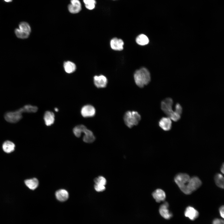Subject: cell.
Returning a JSON list of instances; mask_svg holds the SVG:
<instances>
[{
  "mask_svg": "<svg viewBox=\"0 0 224 224\" xmlns=\"http://www.w3.org/2000/svg\"><path fill=\"white\" fill-rule=\"evenodd\" d=\"M134 77L136 84L140 87H143L147 85L151 80L150 73L145 68L136 70L134 74Z\"/></svg>",
  "mask_w": 224,
  "mask_h": 224,
  "instance_id": "obj_1",
  "label": "cell"
},
{
  "mask_svg": "<svg viewBox=\"0 0 224 224\" xmlns=\"http://www.w3.org/2000/svg\"><path fill=\"white\" fill-rule=\"evenodd\" d=\"M141 119L140 115L137 112L135 111H127L124 117L125 124L129 128L137 125Z\"/></svg>",
  "mask_w": 224,
  "mask_h": 224,
  "instance_id": "obj_2",
  "label": "cell"
},
{
  "mask_svg": "<svg viewBox=\"0 0 224 224\" xmlns=\"http://www.w3.org/2000/svg\"><path fill=\"white\" fill-rule=\"evenodd\" d=\"M201 184L200 179L197 176H194L190 178L187 184L180 190L185 194H189L198 189Z\"/></svg>",
  "mask_w": 224,
  "mask_h": 224,
  "instance_id": "obj_3",
  "label": "cell"
},
{
  "mask_svg": "<svg viewBox=\"0 0 224 224\" xmlns=\"http://www.w3.org/2000/svg\"><path fill=\"white\" fill-rule=\"evenodd\" d=\"M22 113L19 109L15 111L7 113L5 115L4 118L7 122L15 123L18 122L22 119Z\"/></svg>",
  "mask_w": 224,
  "mask_h": 224,
  "instance_id": "obj_4",
  "label": "cell"
},
{
  "mask_svg": "<svg viewBox=\"0 0 224 224\" xmlns=\"http://www.w3.org/2000/svg\"><path fill=\"white\" fill-rule=\"evenodd\" d=\"M68 12L72 14H77L82 10V6L80 0H70V3L67 6Z\"/></svg>",
  "mask_w": 224,
  "mask_h": 224,
  "instance_id": "obj_5",
  "label": "cell"
},
{
  "mask_svg": "<svg viewBox=\"0 0 224 224\" xmlns=\"http://www.w3.org/2000/svg\"><path fill=\"white\" fill-rule=\"evenodd\" d=\"M190 178L188 175L180 173L177 174L175 176L174 181L180 189H181L187 184Z\"/></svg>",
  "mask_w": 224,
  "mask_h": 224,
  "instance_id": "obj_6",
  "label": "cell"
},
{
  "mask_svg": "<svg viewBox=\"0 0 224 224\" xmlns=\"http://www.w3.org/2000/svg\"><path fill=\"white\" fill-rule=\"evenodd\" d=\"M173 104V100L170 98H166L161 102V109L168 117L173 111L172 109Z\"/></svg>",
  "mask_w": 224,
  "mask_h": 224,
  "instance_id": "obj_7",
  "label": "cell"
},
{
  "mask_svg": "<svg viewBox=\"0 0 224 224\" xmlns=\"http://www.w3.org/2000/svg\"><path fill=\"white\" fill-rule=\"evenodd\" d=\"M96 110L95 108L91 105H86L84 106L81 110V114L84 117L94 116Z\"/></svg>",
  "mask_w": 224,
  "mask_h": 224,
  "instance_id": "obj_8",
  "label": "cell"
},
{
  "mask_svg": "<svg viewBox=\"0 0 224 224\" xmlns=\"http://www.w3.org/2000/svg\"><path fill=\"white\" fill-rule=\"evenodd\" d=\"M94 82L95 86L98 88L105 87L107 83V79L104 75L95 76L94 77Z\"/></svg>",
  "mask_w": 224,
  "mask_h": 224,
  "instance_id": "obj_9",
  "label": "cell"
},
{
  "mask_svg": "<svg viewBox=\"0 0 224 224\" xmlns=\"http://www.w3.org/2000/svg\"><path fill=\"white\" fill-rule=\"evenodd\" d=\"M172 121L169 117H163L159 122L160 127L165 131L170 130L172 127Z\"/></svg>",
  "mask_w": 224,
  "mask_h": 224,
  "instance_id": "obj_10",
  "label": "cell"
},
{
  "mask_svg": "<svg viewBox=\"0 0 224 224\" xmlns=\"http://www.w3.org/2000/svg\"><path fill=\"white\" fill-rule=\"evenodd\" d=\"M169 204L167 202H165L160 207L159 212L160 215L166 219H170L172 217V214L168 209Z\"/></svg>",
  "mask_w": 224,
  "mask_h": 224,
  "instance_id": "obj_11",
  "label": "cell"
},
{
  "mask_svg": "<svg viewBox=\"0 0 224 224\" xmlns=\"http://www.w3.org/2000/svg\"><path fill=\"white\" fill-rule=\"evenodd\" d=\"M111 48L113 50L121 51L123 49L124 42L122 40L117 38H114L110 41Z\"/></svg>",
  "mask_w": 224,
  "mask_h": 224,
  "instance_id": "obj_12",
  "label": "cell"
},
{
  "mask_svg": "<svg viewBox=\"0 0 224 224\" xmlns=\"http://www.w3.org/2000/svg\"><path fill=\"white\" fill-rule=\"evenodd\" d=\"M185 217L191 220H194L198 216V212L192 207L189 206L185 209L184 212Z\"/></svg>",
  "mask_w": 224,
  "mask_h": 224,
  "instance_id": "obj_13",
  "label": "cell"
},
{
  "mask_svg": "<svg viewBox=\"0 0 224 224\" xmlns=\"http://www.w3.org/2000/svg\"><path fill=\"white\" fill-rule=\"evenodd\" d=\"M152 196L158 203L164 201L166 197L165 192L162 189H158L155 190L152 194Z\"/></svg>",
  "mask_w": 224,
  "mask_h": 224,
  "instance_id": "obj_14",
  "label": "cell"
},
{
  "mask_svg": "<svg viewBox=\"0 0 224 224\" xmlns=\"http://www.w3.org/2000/svg\"><path fill=\"white\" fill-rule=\"evenodd\" d=\"M55 195L57 199L61 202L66 201L69 197L68 192L64 189L58 190L55 192Z\"/></svg>",
  "mask_w": 224,
  "mask_h": 224,
  "instance_id": "obj_15",
  "label": "cell"
},
{
  "mask_svg": "<svg viewBox=\"0 0 224 224\" xmlns=\"http://www.w3.org/2000/svg\"><path fill=\"white\" fill-rule=\"evenodd\" d=\"M83 133H84L83 138L84 142L91 143L95 141V138L93 133L91 130L87 129V128L84 130Z\"/></svg>",
  "mask_w": 224,
  "mask_h": 224,
  "instance_id": "obj_16",
  "label": "cell"
},
{
  "mask_svg": "<svg viewBox=\"0 0 224 224\" xmlns=\"http://www.w3.org/2000/svg\"><path fill=\"white\" fill-rule=\"evenodd\" d=\"M55 116L54 113L50 111H46L44 114V119L45 124L49 126L54 122Z\"/></svg>",
  "mask_w": 224,
  "mask_h": 224,
  "instance_id": "obj_17",
  "label": "cell"
},
{
  "mask_svg": "<svg viewBox=\"0 0 224 224\" xmlns=\"http://www.w3.org/2000/svg\"><path fill=\"white\" fill-rule=\"evenodd\" d=\"M25 183L26 186L32 190L35 189L39 185V181L36 178L26 180H25Z\"/></svg>",
  "mask_w": 224,
  "mask_h": 224,
  "instance_id": "obj_18",
  "label": "cell"
},
{
  "mask_svg": "<svg viewBox=\"0 0 224 224\" xmlns=\"http://www.w3.org/2000/svg\"><path fill=\"white\" fill-rule=\"evenodd\" d=\"M14 144L10 141H5L2 145V149L4 152L9 153L12 152L15 149Z\"/></svg>",
  "mask_w": 224,
  "mask_h": 224,
  "instance_id": "obj_19",
  "label": "cell"
},
{
  "mask_svg": "<svg viewBox=\"0 0 224 224\" xmlns=\"http://www.w3.org/2000/svg\"><path fill=\"white\" fill-rule=\"evenodd\" d=\"M63 67L65 72L68 73L73 72L76 69L75 64L70 61L65 62L63 64Z\"/></svg>",
  "mask_w": 224,
  "mask_h": 224,
  "instance_id": "obj_20",
  "label": "cell"
},
{
  "mask_svg": "<svg viewBox=\"0 0 224 224\" xmlns=\"http://www.w3.org/2000/svg\"><path fill=\"white\" fill-rule=\"evenodd\" d=\"M136 41L138 44L141 45H144L149 43V40L146 35L141 34L137 37Z\"/></svg>",
  "mask_w": 224,
  "mask_h": 224,
  "instance_id": "obj_21",
  "label": "cell"
},
{
  "mask_svg": "<svg viewBox=\"0 0 224 224\" xmlns=\"http://www.w3.org/2000/svg\"><path fill=\"white\" fill-rule=\"evenodd\" d=\"M19 109L23 113H35L37 111L38 109L36 106L27 105Z\"/></svg>",
  "mask_w": 224,
  "mask_h": 224,
  "instance_id": "obj_22",
  "label": "cell"
},
{
  "mask_svg": "<svg viewBox=\"0 0 224 224\" xmlns=\"http://www.w3.org/2000/svg\"><path fill=\"white\" fill-rule=\"evenodd\" d=\"M85 8L89 10H92L96 7V0H82Z\"/></svg>",
  "mask_w": 224,
  "mask_h": 224,
  "instance_id": "obj_23",
  "label": "cell"
},
{
  "mask_svg": "<svg viewBox=\"0 0 224 224\" xmlns=\"http://www.w3.org/2000/svg\"><path fill=\"white\" fill-rule=\"evenodd\" d=\"M214 180L217 186L221 188H224V178L222 174H217L215 176Z\"/></svg>",
  "mask_w": 224,
  "mask_h": 224,
  "instance_id": "obj_24",
  "label": "cell"
},
{
  "mask_svg": "<svg viewBox=\"0 0 224 224\" xmlns=\"http://www.w3.org/2000/svg\"><path fill=\"white\" fill-rule=\"evenodd\" d=\"M86 127L83 125H79L75 127L73 130V133L77 137H80L82 133Z\"/></svg>",
  "mask_w": 224,
  "mask_h": 224,
  "instance_id": "obj_25",
  "label": "cell"
},
{
  "mask_svg": "<svg viewBox=\"0 0 224 224\" xmlns=\"http://www.w3.org/2000/svg\"><path fill=\"white\" fill-rule=\"evenodd\" d=\"M19 29L25 32L30 34L31 29L30 25L27 22H22L20 23L19 25Z\"/></svg>",
  "mask_w": 224,
  "mask_h": 224,
  "instance_id": "obj_26",
  "label": "cell"
},
{
  "mask_svg": "<svg viewBox=\"0 0 224 224\" xmlns=\"http://www.w3.org/2000/svg\"><path fill=\"white\" fill-rule=\"evenodd\" d=\"M15 33L18 38L21 39L28 38L30 35L29 34L22 31L19 28H17L15 30Z\"/></svg>",
  "mask_w": 224,
  "mask_h": 224,
  "instance_id": "obj_27",
  "label": "cell"
},
{
  "mask_svg": "<svg viewBox=\"0 0 224 224\" xmlns=\"http://www.w3.org/2000/svg\"><path fill=\"white\" fill-rule=\"evenodd\" d=\"M95 184L105 186L107 183L106 179L103 176H100L95 178L94 180Z\"/></svg>",
  "mask_w": 224,
  "mask_h": 224,
  "instance_id": "obj_28",
  "label": "cell"
},
{
  "mask_svg": "<svg viewBox=\"0 0 224 224\" xmlns=\"http://www.w3.org/2000/svg\"><path fill=\"white\" fill-rule=\"evenodd\" d=\"M168 117L171 120L176 122L180 119L181 115L175 111H173Z\"/></svg>",
  "mask_w": 224,
  "mask_h": 224,
  "instance_id": "obj_29",
  "label": "cell"
},
{
  "mask_svg": "<svg viewBox=\"0 0 224 224\" xmlns=\"http://www.w3.org/2000/svg\"><path fill=\"white\" fill-rule=\"evenodd\" d=\"M95 190L98 192H101L104 191L106 189L105 185L95 184L94 186Z\"/></svg>",
  "mask_w": 224,
  "mask_h": 224,
  "instance_id": "obj_30",
  "label": "cell"
},
{
  "mask_svg": "<svg viewBox=\"0 0 224 224\" xmlns=\"http://www.w3.org/2000/svg\"><path fill=\"white\" fill-rule=\"evenodd\" d=\"M175 111L181 115L182 113V108L180 105L179 103H177L175 105Z\"/></svg>",
  "mask_w": 224,
  "mask_h": 224,
  "instance_id": "obj_31",
  "label": "cell"
},
{
  "mask_svg": "<svg viewBox=\"0 0 224 224\" xmlns=\"http://www.w3.org/2000/svg\"><path fill=\"white\" fill-rule=\"evenodd\" d=\"M212 224H224V221L222 219H216L213 221Z\"/></svg>",
  "mask_w": 224,
  "mask_h": 224,
  "instance_id": "obj_32",
  "label": "cell"
},
{
  "mask_svg": "<svg viewBox=\"0 0 224 224\" xmlns=\"http://www.w3.org/2000/svg\"><path fill=\"white\" fill-rule=\"evenodd\" d=\"M224 206H221L219 208V211L221 217L223 218H224Z\"/></svg>",
  "mask_w": 224,
  "mask_h": 224,
  "instance_id": "obj_33",
  "label": "cell"
},
{
  "mask_svg": "<svg viewBox=\"0 0 224 224\" xmlns=\"http://www.w3.org/2000/svg\"><path fill=\"white\" fill-rule=\"evenodd\" d=\"M224 164H223L221 167V171L223 174H224Z\"/></svg>",
  "mask_w": 224,
  "mask_h": 224,
  "instance_id": "obj_34",
  "label": "cell"
},
{
  "mask_svg": "<svg viewBox=\"0 0 224 224\" xmlns=\"http://www.w3.org/2000/svg\"><path fill=\"white\" fill-rule=\"evenodd\" d=\"M4 1L7 2H11L12 0H4Z\"/></svg>",
  "mask_w": 224,
  "mask_h": 224,
  "instance_id": "obj_35",
  "label": "cell"
},
{
  "mask_svg": "<svg viewBox=\"0 0 224 224\" xmlns=\"http://www.w3.org/2000/svg\"><path fill=\"white\" fill-rule=\"evenodd\" d=\"M54 110L56 112H58V109L57 108H55Z\"/></svg>",
  "mask_w": 224,
  "mask_h": 224,
  "instance_id": "obj_36",
  "label": "cell"
},
{
  "mask_svg": "<svg viewBox=\"0 0 224 224\" xmlns=\"http://www.w3.org/2000/svg\"><path fill=\"white\" fill-rule=\"evenodd\" d=\"M112 0L115 1H117V0Z\"/></svg>",
  "mask_w": 224,
  "mask_h": 224,
  "instance_id": "obj_37",
  "label": "cell"
}]
</instances>
